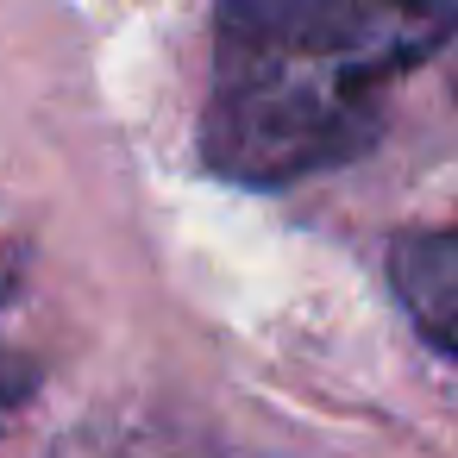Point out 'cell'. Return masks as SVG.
<instances>
[{
    "label": "cell",
    "instance_id": "obj_3",
    "mask_svg": "<svg viewBox=\"0 0 458 458\" xmlns=\"http://www.w3.org/2000/svg\"><path fill=\"white\" fill-rule=\"evenodd\" d=\"M13 301H20V258H0V427L20 414V402H26V395H32V383H38L32 358H26V352L13 345V333H7Z\"/></svg>",
    "mask_w": 458,
    "mask_h": 458
},
{
    "label": "cell",
    "instance_id": "obj_1",
    "mask_svg": "<svg viewBox=\"0 0 458 458\" xmlns=\"http://www.w3.org/2000/svg\"><path fill=\"white\" fill-rule=\"evenodd\" d=\"M458 0H220L201 164L289 189L364 157L402 76L445 51Z\"/></svg>",
    "mask_w": 458,
    "mask_h": 458
},
{
    "label": "cell",
    "instance_id": "obj_2",
    "mask_svg": "<svg viewBox=\"0 0 458 458\" xmlns=\"http://www.w3.org/2000/svg\"><path fill=\"white\" fill-rule=\"evenodd\" d=\"M389 289L414 333L433 352L458 358V220L402 233L389 245Z\"/></svg>",
    "mask_w": 458,
    "mask_h": 458
}]
</instances>
